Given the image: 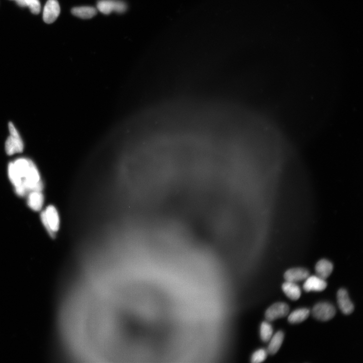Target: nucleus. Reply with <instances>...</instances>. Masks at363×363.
I'll list each match as a JSON object with an SVG mask.
<instances>
[{
  "instance_id": "obj_19",
  "label": "nucleus",
  "mask_w": 363,
  "mask_h": 363,
  "mask_svg": "<svg viewBox=\"0 0 363 363\" xmlns=\"http://www.w3.org/2000/svg\"><path fill=\"white\" fill-rule=\"evenodd\" d=\"M266 350L260 349L255 351L252 355L251 361L253 363H259L264 361L268 355Z\"/></svg>"
},
{
  "instance_id": "obj_2",
  "label": "nucleus",
  "mask_w": 363,
  "mask_h": 363,
  "mask_svg": "<svg viewBox=\"0 0 363 363\" xmlns=\"http://www.w3.org/2000/svg\"><path fill=\"white\" fill-rule=\"evenodd\" d=\"M42 222L47 231L52 237L58 231L60 227V218L58 211L53 205L47 207L41 213Z\"/></svg>"
},
{
  "instance_id": "obj_12",
  "label": "nucleus",
  "mask_w": 363,
  "mask_h": 363,
  "mask_svg": "<svg viewBox=\"0 0 363 363\" xmlns=\"http://www.w3.org/2000/svg\"><path fill=\"white\" fill-rule=\"evenodd\" d=\"M333 270V263L327 259L319 260L315 266L317 276L324 279H326L331 275Z\"/></svg>"
},
{
  "instance_id": "obj_15",
  "label": "nucleus",
  "mask_w": 363,
  "mask_h": 363,
  "mask_svg": "<svg viewBox=\"0 0 363 363\" xmlns=\"http://www.w3.org/2000/svg\"><path fill=\"white\" fill-rule=\"evenodd\" d=\"M71 12L73 15L82 19H90L96 15L97 10L90 6H82L73 8Z\"/></svg>"
},
{
  "instance_id": "obj_16",
  "label": "nucleus",
  "mask_w": 363,
  "mask_h": 363,
  "mask_svg": "<svg viewBox=\"0 0 363 363\" xmlns=\"http://www.w3.org/2000/svg\"><path fill=\"white\" fill-rule=\"evenodd\" d=\"M310 311L307 308H300L293 311L288 317V321L292 324L300 323L307 320Z\"/></svg>"
},
{
  "instance_id": "obj_3",
  "label": "nucleus",
  "mask_w": 363,
  "mask_h": 363,
  "mask_svg": "<svg viewBox=\"0 0 363 363\" xmlns=\"http://www.w3.org/2000/svg\"><path fill=\"white\" fill-rule=\"evenodd\" d=\"M9 129L10 136L6 141L5 150L7 155L11 156L22 152L24 149V144L20 134L12 123H9Z\"/></svg>"
},
{
  "instance_id": "obj_13",
  "label": "nucleus",
  "mask_w": 363,
  "mask_h": 363,
  "mask_svg": "<svg viewBox=\"0 0 363 363\" xmlns=\"http://www.w3.org/2000/svg\"><path fill=\"white\" fill-rule=\"evenodd\" d=\"M282 289L285 295L292 300H298L301 296L300 286L295 282L286 281L282 285Z\"/></svg>"
},
{
  "instance_id": "obj_9",
  "label": "nucleus",
  "mask_w": 363,
  "mask_h": 363,
  "mask_svg": "<svg viewBox=\"0 0 363 363\" xmlns=\"http://www.w3.org/2000/svg\"><path fill=\"white\" fill-rule=\"evenodd\" d=\"M337 304L341 311L345 315H350L354 310V305L351 301L346 290L341 289L337 293Z\"/></svg>"
},
{
  "instance_id": "obj_8",
  "label": "nucleus",
  "mask_w": 363,
  "mask_h": 363,
  "mask_svg": "<svg viewBox=\"0 0 363 363\" xmlns=\"http://www.w3.org/2000/svg\"><path fill=\"white\" fill-rule=\"evenodd\" d=\"M305 280L303 289L307 292H321L327 287L328 283L326 279L317 276H309Z\"/></svg>"
},
{
  "instance_id": "obj_7",
  "label": "nucleus",
  "mask_w": 363,
  "mask_h": 363,
  "mask_svg": "<svg viewBox=\"0 0 363 363\" xmlns=\"http://www.w3.org/2000/svg\"><path fill=\"white\" fill-rule=\"evenodd\" d=\"M60 13V7L57 0H48L44 9L43 20L48 24L53 23Z\"/></svg>"
},
{
  "instance_id": "obj_20",
  "label": "nucleus",
  "mask_w": 363,
  "mask_h": 363,
  "mask_svg": "<svg viewBox=\"0 0 363 363\" xmlns=\"http://www.w3.org/2000/svg\"><path fill=\"white\" fill-rule=\"evenodd\" d=\"M13 1H16V0H13Z\"/></svg>"
},
{
  "instance_id": "obj_17",
  "label": "nucleus",
  "mask_w": 363,
  "mask_h": 363,
  "mask_svg": "<svg viewBox=\"0 0 363 363\" xmlns=\"http://www.w3.org/2000/svg\"><path fill=\"white\" fill-rule=\"evenodd\" d=\"M15 1L20 7H28L33 14H39L41 11V5L39 0H16Z\"/></svg>"
},
{
  "instance_id": "obj_14",
  "label": "nucleus",
  "mask_w": 363,
  "mask_h": 363,
  "mask_svg": "<svg viewBox=\"0 0 363 363\" xmlns=\"http://www.w3.org/2000/svg\"><path fill=\"white\" fill-rule=\"evenodd\" d=\"M284 339V334L281 331L278 332L270 340L267 351L269 354H276L280 348Z\"/></svg>"
},
{
  "instance_id": "obj_6",
  "label": "nucleus",
  "mask_w": 363,
  "mask_h": 363,
  "mask_svg": "<svg viewBox=\"0 0 363 363\" xmlns=\"http://www.w3.org/2000/svg\"><path fill=\"white\" fill-rule=\"evenodd\" d=\"M290 312V307L287 304L279 302L273 304L265 312L266 321H274L277 319L287 316Z\"/></svg>"
},
{
  "instance_id": "obj_18",
  "label": "nucleus",
  "mask_w": 363,
  "mask_h": 363,
  "mask_svg": "<svg viewBox=\"0 0 363 363\" xmlns=\"http://www.w3.org/2000/svg\"><path fill=\"white\" fill-rule=\"evenodd\" d=\"M273 328L270 322H263L260 326V334L262 340L265 342L270 341L273 335Z\"/></svg>"
},
{
  "instance_id": "obj_11",
  "label": "nucleus",
  "mask_w": 363,
  "mask_h": 363,
  "mask_svg": "<svg viewBox=\"0 0 363 363\" xmlns=\"http://www.w3.org/2000/svg\"><path fill=\"white\" fill-rule=\"evenodd\" d=\"M27 203L33 211H41L44 202V196L40 191H33L28 195Z\"/></svg>"
},
{
  "instance_id": "obj_1",
  "label": "nucleus",
  "mask_w": 363,
  "mask_h": 363,
  "mask_svg": "<svg viewBox=\"0 0 363 363\" xmlns=\"http://www.w3.org/2000/svg\"><path fill=\"white\" fill-rule=\"evenodd\" d=\"M8 176L18 196L24 197L33 191L42 192L43 189L39 171L29 159H18L10 163Z\"/></svg>"
},
{
  "instance_id": "obj_5",
  "label": "nucleus",
  "mask_w": 363,
  "mask_h": 363,
  "mask_svg": "<svg viewBox=\"0 0 363 363\" xmlns=\"http://www.w3.org/2000/svg\"><path fill=\"white\" fill-rule=\"evenodd\" d=\"M97 8L104 14L108 15L113 11L121 14L126 11L127 5L120 0H100Z\"/></svg>"
},
{
  "instance_id": "obj_4",
  "label": "nucleus",
  "mask_w": 363,
  "mask_h": 363,
  "mask_svg": "<svg viewBox=\"0 0 363 363\" xmlns=\"http://www.w3.org/2000/svg\"><path fill=\"white\" fill-rule=\"evenodd\" d=\"M336 314L334 306L327 302L316 304L312 310V314L316 319L327 321L333 319Z\"/></svg>"
},
{
  "instance_id": "obj_10",
  "label": "nucleus",
  "mask_w": 363,
  "mask_h": 363,
  "mask_svg": "<svg viewBox=\"0 0 363 363\" xmlns=\"http://www.w3.org/2000/svg\"><path fill=\"white\" fill-rule=\"evenodd\" d=\"M310 276L309 271L303 268H294L288 270L284 274L285 281L297 283L305 280Z\"/></svg>"
}]
</instances>
